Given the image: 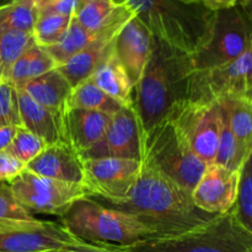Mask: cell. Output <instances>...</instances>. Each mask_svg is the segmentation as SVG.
<instances>
[{
	"label": "cell",
	"instance_id": "6da1fadb",
	"mask_svg": "<svg viewBox=\"0 0 252 252\" xmlns=\"http://www.w3.org/2000/svg\"><path fill=\"white\" fill-rule=\"evenodd\" d=\"M107 207L132 214L152 229L154 239L180 235L208 223L217 216L197 208L191 192L147 161H142L139 176L128 196Z\"/></svg>",
	"mask_w": 252,
	"mask_h": 252
},
{
	"label": "cell",
	"instance_id": "7a4b0ae2",
	"mask_svg": "<svg viewBox=\"0 0 252 252\" xmlns=\"http://www.w3.org/2000/svg\"><path fill=\"white\" fill-rule=\"evenodd\" d=\"M192 71L189 54L154 37L149 61L133 88L132 106L142 134L166 120L180 103L187 100Z\"/></svg>",
	"mask_w": 252,
	"mask_h": 252
},
{
	"label": "cell",
	"instance_id": "3957f363",
	"mask_svg": "<svg viewBox=\"0 0 252 252\" xmlns=\"http://www.w3.org/2000/svg\"><path fill=\"white\" fill-rule=\"evenodd\" d=\"M129 5L155 38L191 56L211 27L213 12L203 4L180 0H116Z\"/></svg>",
	"mask_w": 252,
	"mask_h": 252
},
{
	"label": "cell",
	"instance_id": "277c9868",
	"mask_svg": "<svg viewBox=\"0 0 252 252\" xmlns=\"http://www.w3.org/2000/svg\"><path fill=\"white\" fill-rule=\"evenodd\" d=\"M62 225L79 240L94 245L132 246L154 239L152 229L132 214L85 197L62 217Z\"/></svg>",
	"mask_w": 252,
	"mask_h": 252
},
{
	"label": "cell",
	"instance_id": "5b68a950",
	"mask_svg": "<svg viewBox=\"0 0 252 252\" xmlns=\"http://www.w3.org/2000/svg\"><path fill=\"white\" fill-rule=\"evenodd\" d=\"M115 248L123 252H252V235L236 220L230 209L180 235Z\"/></svg>",
	"mask_w": 252,
	"mask_h": 252
},
{
	"label": "cell",
	"instance_id": "8992f818",
	"mask_svg": "<svg viewBox=\"0 0 252 252\" xmlns=\"http://www.w3.org/2000/svg\"><path fill=\"white\" fill-rule=\"evenodd\" d=\"M142 161L192 193L207 165L192 152L170 118L142 134Z\"/></svg>",
	"mask_w": 252,
	"mask_h": 252
},
{
	"label": "cell",
	"instance_id": "52a82bcc",
	"mask_svg": "<svg viewBox=\"0 0 252 252\" xmlns=\"http://www.w3.org/2000/svg\"><path fill=\"white\" fill-rule=\"evenodd\" d=\"M252 22L238 5L213 12L211 27L189 57L192 70L203 71L231 63L250 47Z\"/></svg>",
	"mask_w": 252,
	"mask_h": 252
},
{
	"label": "cell",
	"instance_id": "ba28073f",
	"mask_svg": "<svg viewBox=\"0 0 252 252\" xmlns=\"http://www.w3.org/2000/svg\"><path fill=\"white\" fill-rule=\"evenodd\" d=\"M228 97L252 100V49L231 63L203 71H192L189 97L197 102H218Z\"/></svg>",
	"mask_w": 252,
	"mask_h": 252
},
{
	"label": "cell",
	"instance_id": "9c48e42d",
	"mask_svg": "<svg viewBox=\"0 0 252 252\" xmlns=\"http://www.w3.org/2000/svg\"><path fill=\"white\" fill-rule=\"evenodd\" d=\"M9 184L17 201L32 214L63 217L76 201L88 197L84 185L48 179L26 169Z\"/></svg>",
	"mask_w": 252,
	"mask_h": 252
},
{
	"label": "cell",
	"instance_id": "30bf717a",
	"mask_svg": "<svg viewBox=\"0 0 252 252\" xmlns=\"http://www.w3.org/2000/svg\"><path fill=\"white\" fill-rule=\"evenodd\" d=\"M167 118L184 137L192 152L206 165L213 164L220 132V108L217 102L186 100Z\"/></svg>",
	"mask_w": 252,
	"mask_h": 252
},
{
	"label": "cell",
	"instance_id": "8fae6325",
	"mask_svg": "<svg viewBox=\"0 0 252 252\" xmlns=\"http://www.w3.org/2000/svg\"><path fill=\"white\" fill-rule=\"evenodd\" d=\"M83 185L89 198L102 204L123 201L134 186L142 161L132 159H89L83 161Z\"/></svg>",
	"mask_w": 252,
	"mask_h": 252
},
{
	"label": "cell",
	"instance_id": "7c38bea8",
	"mask_svg": "<svg viewBox=\"0 0 252 252\" xmlns=\"http://www.w3.org/2000/svg\"><path fill=\"white\" fill-rule=\"evenodd\" d=\"M81 161L89 159H132L142 161L143 145L139 121L133 106H123L111 116V122L97 143L79 154Z\"/></svg>",
	"mask_w": 252,
	"mask_h": 252
},
{
	"label": "cell",
	"instance_id": "4fadbf2b",
	"mask_svg": "<svg viewBox=\"0 0 252 252\" xmlns=\"http://www.w3.org/2000/svg\"><path fill=\"white\" fill-rule=\"evenodd\" d=\"M63 225L34 220L0 231V252H52L74 243Z\"/></svg>",
	"mask_w": 252,
	"mask_h": 252
},
{
	"label": "cell",
	"instance_id": "5bb4252c",
	"mask_svg": "<svg viewBox=\"0 0 252 252\" xmlns=\"http://www.w3.org/2000/svg\"><path fill=\"white\" fill-rule=\"evenodd\" d=\"M239 171L218 164L206 166L203 175L192 191L197 208L209 214H223L234 207L238 194Z\"/></svg>",
	"mask_w": 252,
	"mask_h": 252
},
{
	"label": "cell",
	"instance_id": "9a60e30c",
	"mask_svg": "<svg viewBox=\"0 0 252 252\" xmlns=\"http://www.w3.org/2000/svg\"><path fill=\"white\" fill-rule=\"evenodd\" d=\"M134 16V10L123 15L122 17L116 20L110 26L106 27L96 41L89 44L85 49L79 52L78 54L71 57L68 62L57 66L58 70L63 74L64 78L70 84L71 88L74 89L93 75L94 71L97 69V66L105 61L108 52L113 48L116 36L118 34V32Z\"/></svg>",
	"mask_w": 252,
	"mask_h": 252
},
{
	"label": "cell",
	"instance_id": "2e32d148",
	"mask_svg": "<svg viewBox=\"0 0 252 252\" xmlns=\"http://www.w3.org/2000/svg\"><path fill=\"white\" fill-rule=\"evenodd\" d=\"M153 42V33L137 16L130 19L116 36L115 52L133 86L137 85L149 61Z\"/></svg>",
	"mask_w": 252,
	"mask_h": 252
},
{
	"label": "cell",
	"instance_id": "e0dca14e",
	"mask_svg": "<svg viewBox=\"0 0 252 252\" xmlns=\"http://www.w3.org/2000/svg\"><path fill=\"white\" fill-rule=\"evenodd\" d=\"M110 122L111 116L106 113L68 107L62 120L63 142L79 155L102 138Z\"/></svg>",
	"mask_w": 252,
	"mask_h": 252
},
{
	"label": "cell",
	"instance_id": "ac0fdd59",
	"mask_svg": "<svg viewBox=\"0 0 252 252\" xmlns=\"http://www.w3.org/2000/svg\"><path fill=\"white\" fill-rule=\"evenodd\" d=\"M26 170L39 176L70 184L83 185L84 181L83 161L78 153L65 143L44 148L38 157L26 165Z\"/></svg>",
	"mask_w": 252,
	"mask_h": 252
},
{
	"label": "cell",
	"instance_id": "d6986e66",
	"mask_svg": "<svg viewBox=\"0 0 252 252\" xmlns=\"http://www.w3.org/2000/svg\"><path fill=\"white\" fill-rule=\"evenodd\" d=\"M20 90H24L37 103L63 120L73 88L58 68H54L48 73L30 80Z\"/></svg>",
	"mask_w": 252,
	"mask_h": 252
},
{
	"label": "cell",
	"instance_id": "ffe728a7",
	"mask_svg": "<svg viewBox=\"0 0 252 252\" xmlns=\"http://www.w3.org/2000/svg\"><path fill=\"white\" fill-rule=\"evenodd\" d=\"M22 127L41 138L46 147L63 142L62 118L37 103L24 90H17Z\"/></svg>",
	"mask_w": 252,
	"mask_h": 252
},
{
	"label": "cell",
	"instance_id": "44dd1931",
	"mask_svg": "<svg viewBox=\"0 0 252 252\" xmlns=\"http://www.w3.org/2000/svg\"><path fill=\"white\" fill-rule=\"evenodd\" d=\"M90 79L101 90L118 101L122 106L133 105V88L134 86L130 83L125 66L122 65L116 54L115 44L106 56L105 61L94 71Z\"/></svg>",
	"mask_w": 252,
	"mask_h": 252
},
{
	"label": "cell",
	"instance_id": "7402d4cb",
	"mask_svg": "<svg viewBox=\"0 0 252 252\" xmlns=\"http://www.w3.org/2000/svg\"><path fill=\"white\" fill-rule=\"evenodd\" d=\"M133 10L125 2L116 0H83L74 17L89 31H101Z\"/></svg>",
	"mask_w": 252,
	"mask_h": 252
},
{
	"label": "cell",
	"instance_id": "603a6c76",
	"mask_svg": "<svg viewBox=\"0 0 252 252\" xmlns=\"http://www.w3.org/2000/svg\"><path fill=\"white\" fill-rule=\"evenodd\" d=\"M228 120L229 127L249 158L252 153V100L244 97H228L218 101Z\"/></svg>",
	"mask_w": 252,
	"mask_h": 252
},
{
	"label": "cell",
	"instance_id": "cb8c5ba5",
	"mask_svg": "<svg viewBox=\"0 0 252 252\" xmlns=\"http://www.w3.org/2000/svg\"><path fill=\"white\" fill-rule=\"evenodd\" d=\"M54 68H57V64L48 52L43 47L34 44L15 62L9 81L16 88V90H20L30 80L38 78Z\"/></svg>",
	"mask_w": 252,
	"mask_h": 252
},
{
	"label": "cell",
	"instance_id": "d4e9b609",
	"mask_svg": "<svg viewBox=\"0 0 252 252\" xmlns=\"http://www.w3.org/2000/svg\"><path fill=\"white\" fill-rule=\"evenodd\" d=\"M130 11H133V10H130ZM103 30H101V31H96V32L89 31V30H86L85 27L81 26V25L76 21L75 17L73 16L71 17V21H70V25H69L68 31H66V33L64 34L62 41L59 42V43L54 44V46L46 47L44 49H46V51L49 53V56L53 58V61L56 62L57 66H59L62 65V64L65 63V62H68L71 57L78 54L79 52L85 49L86 47H88L89 44L93 43L94 41H96V39L101 36Z\"/></svg>",
	"mask_w": 252,
	"mask_h": 252
},
{
	"label": "cell",
	"instance_id": "484cf974",
	"mask_svg": "<svg viewBox=\"0 0 252 252\" xmlns=\"http://www.w3.org/2000/svg\"><path fill=\"white\" fill-rule=\"evenodd\" d=\"M68 107L85 108V110L97 111L113 116L123 107L118 101L101 90L90 78L79 84L71 90L68 100Z\"/></svg>",
	"mask_w": 252,
	"mask_h": 252
},
{
	"label": "cell",
	"instance_id": "4316f807",
	"mask_svg": "<svg viewBox=\"0 0 252 252\" xmlns=\"http://www.w3.org/2000/svg\"><path fill=\"white\" fill-rule=\"evenodd\" d=\"M36 43L33 33L0 29V79L9 80L15 62Z\"/></svg>",
	"mask_w": 252,
	"mask_h": 252
},
{
	"label": "cell",
	"instance_id": "83f0119b",
	"mask_svg": "<svg viewBox=\"0 0 252 252\" xmlns=\"http://www.w3.org/2000/svg\"><path fill=\"white\" fill-rule=\"evenodd\" d=\"M37 15L34 0H10L0 5V29L32 33Z\"/></svg>",
	"mask_w": 252,
	"mask_h": 252
},
{
	"label": "cell",
	"instance_id": "f1b7e54d",
	"mask_svg": "<svg viewBox=\"0 0 252 252\" xmlns=\"http://www.w3.org/2000/svg\"><path fill=\"white\" fill-rule=\"evenodd\" d=\"M219 108H220V132H219V143L214 164L220 165V166H224L231 171H239L245 160L248 159V157L244 154L240 145L236 142L235 137H234L233 132L229 127L228 120H226L223 108L220 106H219Z\"/></svg>",
	"mask_w": 252,
	"mask_h": 252
},
{
	"label": "cell",
	"instance_id": "f546056e",
	"mask_svg": "<svg viewBox=\"0 0 252 252\" xmlns=\"http://www.w3.org/2000/svg\"><path fill=\"white\" fill-rule=\"evenodd\" d=\"M231 211L236 220L252 235V153L239 170L238 194Z\"/></svg>",
	"mask_w": 252,
	"mask_h": 252
},
{
	"label": "cell",
	"instance_id": "4dcf8cb0",
	"mask_svg": "<svg viewBox=\"0 0 252 252\" xmlns=\"http://www.w3.org/2000/svg\"><path fill=\"white\" fill-rule=\"evenodd\" d=\"M71 17L48 12H38L33 27V37L39 47H51L59 43L66 33Z\"/></svg>",
	"mask_w": 252,
	"mask_h": 252
},
{
	"label": "cell",
	"instance_id": "1f68e13d",
	"mask_svg": "<svg viewBox=\"0 0 252 252\" xmlns=\"http://www.w3.org/2000/svg\"><path fill=\"white\" fill-rule=\"evenodd\" d=\"M34 220L37 218L14 196L9 182L0 181V231Z\"/></svg>",
	"mask_w": 252,
	"mask_h": 252
},
{
	"label": "cell",
	"instance_id": "d6a6232c",
	"mask_svg": "<svg viewBox=\"0 0 252 252\" xmlns=\"http://www.w3.org/2000/svg\"><path fill=\"white\" fill-rule=\"evenodd\" d=\"M46 148L43 140L27 130L26 128L19 127L15 134L14 139L10 143L9 147L5 152L11 154L12 157L16 158L22 164L27 165L31 162L34 158L38 157Z\"/></svg>",
	"mask_w": 252,
	"mask_h": 252
},
{
	"label": "cell",
	"instance_id": "836d02e7",
	"mask_svg": "<svg viewBox=\"0 0 252 252\" xmlns=\"http://www.w3.org/2000/svg\"><path fill=\"white\" fill-rule=\"evenodd\" d=\"M4 127H22V123L16 88L0 79V128Z\"/></svg>",
	"mask_w": 252,
	"mask_h": 252
},
{
	"label": "cell",
	"instance_id": "e575fe53",
	"mask_svg": "<svg viewBox=\"0 0 252 252\" xmlns=\"http://www.w3.org/2000/svg\"><path fill=\"white\" fill-rule=\"evenodd\" d=\"M83 0H38L34 1L37 12H48L64 16H74Z\"/></svg>",
	"mask_w": 252,
	"mask_h": 252
},
{
	"label": "cell",
	"instance_id": "d590c367",
	"mask_svg": "<svg viewBox=\"0 0 252 252\" xmlns=\"http://www.w3.org/2000/svg\"><path fill=\"white\" fill-rule=\"evenodd\" d=\"M25 169H26V165L22 164L16 158L5 150L0 152V181H12Z\"/></svg>",
	"mask_w": 252,
	"mask_h": 252
},
{
	"label": "cell",
	"instance_id": "8d00e7d4",
	"mask_svg": "<svg viewBox=\"0 0 252 252\" xmlns=\"http://www.w3.org/2000/svg\"><path fill=\"white\" fill-rule=\"evenodd\" d=\"M52 252H123L115 246L111 245H94V244L84 243V241L76 239L74 243L69 244V245L64 246L63 249L58 251Z\"/></svg>",
	"mask_w": 252,
	"mask_h": 252
},
{
	"label": "cell",
	"instance_id": "74e56055",
	"mask_svg": "<svg viewBox=\"0 0 252 252\" xmlns=\"http://www.w3.org/2000/svg\"><path fill=\"white\" fill-rule=\"evenodd\" d=\"M201 2L211 11H219L235 6L238 0H201Z\"/></svg>",
	"mask_w": 252,
	"mask_h": 252
},
{
	"label": "cell",
	"instance_id": "f35d334b",
	"mask_svg": "<svg viewBox=\"0 0 252 252\" xmlns=\"http://www.w3.org/2000/svg\"><path fill=\"white\" fill-rule=\"evenodd\" d=\"M17 128L19 127L0 128V152L6 150V148L9 147L10 143H11L12 139H14L15 134H16Z\"/></svg>",
	"mask_w": 252,
	"mask_h": 252
},
{
	"label": "cell",
	"instance_id": "ab89813d",
	"mask_svg": "<svg viewBox=\"0 0 252 252\" xmlns=\"http://www.w3.org/2000/svg\"><path fill=\"white\" fill-rule=\"evenodd\" d=\"M238 5L241 11L248 16V19L252 22V0H238Z\"/></svg>",
	"mask_w": 252,
	"mask_h": 252
},
{
	"label": "cell",
	"instance_id": "60d3db41",
	"mask_svg": "<svg viewBox=\"0 0 252 252\" xmlns=\"http://www.w3.org/2000/svg\"><path fill=\"white\" fill-rule=\"evenodd\" d=\"M180 1L185 2V4H199V2H201V0H180Z\"/></svg>",
	"mask_w": 252,
	"mask_h": 252
},
{
	"label": "cell",
	"instance_id": "b9f144b4",
	"mask_svg": "<svg viewBox=\"0 0 252 252\" xmlns=\"http://www.w3.org/2000/svg\"><path fill=\"white\" fill-rule=\"evenodd\" d=\"M7 1H10V0H0V5H2V4H6Z\"/></svg>",
	"mask_w": 252,
	"mask_h": 252
},
{
	"label": "cell",
	"instance_id": "7bdbcfd3",
	"mask_svg": "<svg viewBox=\"0 0 252 252\" xmlns=\"http://www.w3.org/2000/svg\"><path fill=\"white\" fill-rule=\"evenodd\" d=\"M250 47H251V49H252V32H251V41H250Z\"/></svg>",
	"mask_w": 252,
	"mask_h": 252
},
{
	"label": "cell",
	"instance_id": "ee69618b",
	"mask_svg": "<svg viewBox=\"0 0 252 252\" xmlns=\"http://www.w3.org/2000/svg\"><path fill=\"white\" fill-rule=\"evenodd\" d=\"M34 1H38V0H34Z\"/></svg>",
	"mask_w": 252,
	"mask_h": 252
}]
</instances>
